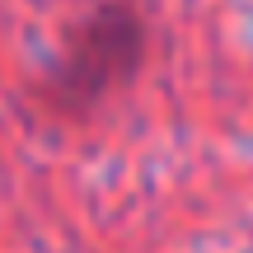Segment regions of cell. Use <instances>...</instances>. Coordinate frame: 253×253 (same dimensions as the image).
<instances>
[{
	"instance_id": "1",
	"label": "cell",
	"mask_w": 253,
	"mask_h": 253,
	"mask_svg": "<svg viewBox=\"0 0 253 253\" xmlns=\"http://www.w3.org/2000/svg\"><path fill=\"white\" fill-rule=\"evenodd\" d=\"M145 61V19L131 0H103L66 33L42 99L61 118H89L94 108L122 94Z\"/></svg>"
}]
</instances>
